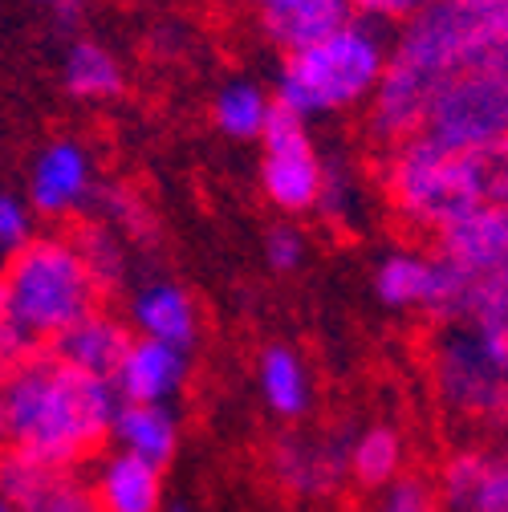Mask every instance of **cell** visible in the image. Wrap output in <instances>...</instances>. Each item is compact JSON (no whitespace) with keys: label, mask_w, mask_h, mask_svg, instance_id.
Returning a JSON list of instances; mask_svg holds the SVG:
<instances>
[{"label":"cell","mask_w":508,"mask_h":512,"mask_svg":"<svg viewBox=\"0 0 508 512\" xmlns=\"http://www.w3.org/2000/svg\"><path fill=\"white\" fill-rule=\"evenodd\" d=\"M25 196L41 220L61 224V220L90 216L102 196V179L90 147L78 139H49L29 163Z\"/></svg>","instance_id":"10"},{"label":"cell","mask_w":508,"mask_h":512,"mask_svg":"<svg viewBox=\"0 0 508 512\" xmlns=\"http://www.w3.org/2000/svg\"><path fill=\"white\" fill-rule=\"evenodd\" d=\"M387 57L391 41L383 29L366 17H354L326 41L285 53L273 82V102L305 122L370 106L387 74Z\"/></svg>","instance_id":"2"},{"label":"cell","mask_w":508,"mask_h":512,"mask_svg":"<svg viewBox=\"0 0 508 512\" xmlns=\"http://www.w3.org/2000/svg\"><path fill=\"white\" fill-rule=\"evenodd\" d=\"M322 187H326V159L309 135V122L277 106L269 126H265V135H261V191H265V200L281 216H305V212H317Z\"/></svg>","instance_id":"8"},{"label":"cell","mask_w":508,"mask_h":512,"mask_svg":"<svg viewBox=\"0 0 508 512\" xmlns=\"http://www.w3.org/2000/svg\"><path fill=\"white\" fill-rule=\"evenodd\" d=\"M192 350H179L167 342L135 338L122 366L114 370V391L122 403H171L183 395L187 374H192Z\"/></svg>","instance_id":"15"},{"label":"cell","mask_w":508,"mask_h":512,"mask_svg":"<svg viewBox=\"0 0 508 512\" xmlns=\"http://www.w3.org/2000/svg\"><path fill=\"white\" fill-rule=\"evenodd\" d=\"M0 512H17V508H13V500H9L5 492H0Z\"/></svg>","instance_id":"34"},{"label":"cell","mask_w":508,"mask_h":512,"mask_svg":"<svg viewBox=\"0 0 508 512\" xmlns=\"http://www.w3.org/2000/svg\"><path fill=\"white\" fill-rule=\"evenodd\" d=\"M118 403L110 378H94L53 350H33L9 374H0L5 447L61 468H82L102 456Z\"/></svg>","instance_id":"1"},{"label":"cell","mask_w":508,"mask_h":512,"mask_svg":"<svg viewBox=\"0 0 508 512\" xmlns=\"http://www.w3.org/2000/svg\"><path fill=\"white\" fill-rule=\"evenodd\" d=\"M370 289L378 305L391 313H423L427 322L443 326L464 313L472 277H464L456 265H448L435 248L399 244L387 248L370 269Z\"/></svg>","instance_id":"7"},{"label":"cell","mask_w":508,"mask_h":512,"mask_svg":"<svg viewBox=\"0 0 508 512\" xmlns=\"http://www.w3.org/2000/svg\"><path fill=\"white\" fill-rule=\"evenodd\" d=\"M354 5V13L358 17H366V21H407V17H415L419 9H427V5H435V0H350Z\"/></svg>","instance_id":"31"},{"label":"cell","mask_w":508,"mask_h":512,"mask_svg":"<svg viewBox=\"0 0 508 512\" xmlns=\"http://www.w3.org/2000/svg\"><path fill=\"white\" fill-rule=\"evenodd\" d=\"M167 512H196V508H192V504H171Z\"/></svg>","instance_id":"35"},{"label":"cell","mask_w":508,"mask_h":512,"mask_svg":"<svg viewBox=\"0 0 508 512\" xmlns=\"http://www.w3.org/2000/svg\"><path fill=\"white\" fill-rule=\"evenodd\" d=\"M435 252L464 277H492L508 269V204L484 200L435 236Z\"/></svg>","instance_id":"14"},{"label":"cell","mask_w":508,"mask_h":512,"mask_svg":"<svg viewBox=\"0 0 508 512\" xmlns=\"http://www.w3.org/2000/svg\"><path fill=\"white\" fill-rule=\"evenodd\" d=\"M362 208H366V191H362L358 171L346 159L326 163V187H322V200H317V212L338 228H350L358 224Z\"/></svg>","instance_id":"26"},{"label":"cell","mask_w":508,"mask_h":512,"mask_svg":"<svg viewBox=\"0 0 508 512\" xmlns=\"http://www.w3.org/2000/svg\"><path fill=\"white\" fill-rule=\"evenodd\" d=\"M126 326L135 338L192 350L200 342V305L175 277H139L126 289Z\"/></svg>","instance_id":"13"},{"label":"cell","mask_w":508,"mask_h":512,"mask_svg":"<svg viewBox=\"0 0 508 512\" xmlns=\"http://www.w3.org/2000/svg\"><path fill=\"white\" fill-rule=\"evenodd\" d=\"M0 456H5V431H0Z\"/></svg>","instance_id":"36"},{"label":"cell","mask_w":508,"mask_h":512,"mask_svg":"<svg viewBox=\"0 0 508 512\" xmlns=\"http://www.w3.org/2000/svg\"><path fill=\"white\" fill-rule=\"evenodd\" d=\"M378 196L403 228L435 240L452 220L488 200V167L484 155L448 151L427 135H411L387 147Z\"/></svg>","instance_id":"3"},{"label":"cell","mask_w":508,"mask_h":512,"mask_svg":"<svg viewBox=\"0 0 508 512\" xmlns=\"http://www.w3.org/2000/svg\"><path fill=\"white\" fill-rule=\"evenodd\" d=\"M0 492L17 512H98L94 488L78 468L45 464L9 447L0 456Z\"/></svg>","instance_id":"11"},{"label":"cell","mask_w":508,"mask_h":512,"mask_svg":"<svg viewBox=\"0 0 508 512\" xmlns=\"http://www.w3.org/2000/svg\"><path fill=\"white\" fill-rule=\"evenodd\" d=\"M61 90H66L74 102H114L126 90V70H122V57L94 41V37H74L61 53Z\"/></svg>","instance_id":"21"},{"label":"cell","mask_w":508,"mask_h":512,"mask_svg":"<svg viewBox=\"0 0 508 512\" xmlns=\"http://www.w3.org/2000/svg\"><path fill=\"white\" fill-rule=\"evenodd\" d=\"M257 13L265 37L281 53H297L305 45L326 41L330 33H338L358 17L350 0H265Z\"/></svg>","instance_id":"18"},{"label":"cell","mask_w":508,"mask_h":512,"mask_svg":"<svg viewBox=\"0 0 508 512\" xmlns=\"http://www.w3.org/2000/svg\"><path fill=\"white\" fill-rule=\"evenodd\" d=\"M244 5H257V9H261V5H265V0H244Z\"/></svg>","instance_id":"37"},{"label":"cell","mask_w":508,"mask_h":512,"mask_svg":"<svg viewBox=\"0 0 508 512\" xmlns=\"http://www.w3.org/2000/svg\"><path fill=\"white\" fill-rule=\"evenodd\" d=\"M346 443L350 435L326 427H285L269 447V476L301 504H326L350 484Z\"/></svg>","instance_id":"9"},{"label":"cell","mask_w":508,"mask_h":512,"mask_svg":"<svg viewBox=\"0 0 508 512\" xmlns=\"http://www.w3.org/2000/svg\"><path fill=\"white\" fill-rule=\"evenodd\" d=\"M33 338L21 330L17 313L9 305V293H5V281H0V374H9L17 362H25L33 354Z\"/></svg>","instance_id":"30"},{"label":"cell","mask_w":508,"mask_h":512,"mask_svg":"<svg viewBox=\"0 0 508 512\" xmlns=\"http://www.w3.org/2000/svg\"><path fill=\"white\" fill-rule=\"evenodd\" d=\"M37 5H45V9H53V13H61V17H74V13L82 9V0H37Z\"/></svg>","instance_id":"33"},{"label":"cell","mask_w":508,"mask_h":512,"mask_svg":"<svg viewBox=\"0 0 508 512\" xmlns=\"http://www.w3.org/2000/svg\"><path fill=\"white\" fill-rule=\"evenodd\" d=\"M346 460H350V484L374 496L399 476H407V439L391 423H366L350 435Z\"/></svg>","instance_id":"22"},{"label":"cell","mask_w":508,"mask_h":512,"mask_svg":"<svg viewBox=\"0 0 508 512\" xmlns=\"http://www.w3.org/2000/svg\"><path fill=\"white\" fill-rule=\"evenodd\" d=\"M261 252H265V265L281 277L297 273L305 265V256H309V240L297 224L281 220V224H269L265 228V240H261Z\"/></svg>","instance_id":"29"},{"label":"cell","mask_w":508,"mask_h":512,"mask_svg":"<svg viewBox=\"0 0 508 512\" xmlns=\"http://www.w3.org/2000/svg\"><path fill=\"white\" fill-rule=\"evenodd\" d=\"M179 439H183V427L171 403H118V415L110 427V447H118V452L167 468L179 452Z\"/></svg>","instance_id":"20"},{"label":"cell","mask_w":508,"mask_h":512,"mask_svg":"<svg viewBox=\"0 0 508 512\" xmlns=\"http://www.w3.org/2000/svg\"><path fill=\"white\" fill-rule=\"evenodd\" d=\"M431 143L484 155L508 143V78L492 70H468L443 82V90L431 98L423 131Z\"/></svg>","instance_id":"6"},{"label":"cell","mask_w":508,"mask_h":512,"mask_svg":"<svg viewBox=\"0 0 508 512\" xmlns=\"http://www.w3.org/2000/svg\"><path fill=\"white\" fill-rule=\"evenodd\" d=\"M370 512H448V508H443V500H439L435 480H427L419 472H407L395 484H387L383 492H374Z\"/></svg>","instance_id":"27"},{"label":"cell","mask_w":508,"mask_h":512,"mask_svg":"<svg viewBox=\"0 0 508 512\" xmlns=\"http://www.w3.org/2000/svg\"><path fill=\"white\" fill-rule=\"evenodd\" d=\"M90 216L106 220L135 252L159 248V216H155L151 200L131 183H102V196H98Z\"/></svg>","instance_id":"25"},{"label":"cell","mask_w":508,"mask_h":512,"mask_svg":"<svg viewBox=\"0 0 508 512\" xmlns=\"http://www.w3.org/2000/svg\"><path fill=\"white\" fill-rule=\"evenodd\" d=\"M131 342H135V330L126 326V317H118L110 309H94L70 334H61L49 350L57 358H66L70 366L94 374V378H114V370L122 366Z\"/></svg>","instance_id":"19"},{"label":"cell","mask_w":508,"mask_h":512,"mask_svg":"<svg viewBox=\"0 0 508 512\" xmlns=\"http://www.w3.org/2000/svg\"><path fill=\"white\" fill-rule=\"evenodd\" d=\"M435 488L448 512H508V443H464L439 464Z\"/></svg>","instance_id":"12"},{"label":"cell","mask_w":508,"mask_h":512,"mask_svg":"<svg viewBox=\"0 0 508 512\" xmlns=\"http://www.w3.org/2000/svg\"><path fill=\"white\" fill-rule=\"evenodd\" d=\"M277 102L257 86V82H248V78H232L216 90L212 98V122H216V131L244 143V139H261L265 135V126L273 118Z\"/></svg>","instance_id":"24"},{"label":"cell","mask_w":508,"mask_h":512,"mask_svg":"<svg viewBox=\"0 0 508 512\" xmlns=\"http://www.w3.org/2000/svg\"><path fill=\"white\" fill-rule=\"evenodd\" d=\"M257 395L265 403V411L285 423V427H301L313 411L317 387H313V370L305 362L301 350H293L289 342H273L261 350L257 358Z\"/></svg>","instance_id":"16"},{"label":"cell","mask_w":508,"mask_h":512,"mask_svg":"<svg viewBox=\"0 0 508 512\" xmlns=\"http://www.w3.org/2000/svg\"><path fill=\"white\" fill-rule=\"evenodd\" d=\"M9 305L33 346H53L82 317L102 309V289L74 232H37L13 261L0 265Z\"/></svg>","instance_id":"4"},{"label":"cell","mask_w":508,"mask_h":512,"mask_svg":"<svg viewBox=\"0 0 508 512\" xmlns=\"http://www.w3.org/2000/svg\"><path fill=\"white\" fill-rule=\"evenodd\" d=\"M98 512H167L163 508V468L118 447L102 452L90 472Z\"/></svg>","instance_id":"17"},{"label":"cell","mask_w":508,"mask_h":512,"mask_svg":"<svg viewBox=\"0 0 508 512\" xmlns=\"http://www.w3.org/2000/svg\"><path fill=\"white\" fill-rule=\"evenodd\" d=\"M484 167H488V200L508 204V143L496 151H484Z\"/></svg>","instance_id":"32"},{"label":"cell","mask_w":508,"mask_h":512,"mask_svg":"<svg viewBox=\"0 0 508 512\" xmlns=\"http://www.w3.org/2000/svg\"><path fill=\"white\" fill-rule=\"evenodd\" d=\"M74 236H78V248L86 256V265H90L102 297L106 293H122V289L135 285V248L126 244L106 220L90 216V220L78 224Z\"/></svg>","instance_id":"23"},{"label":"cell","mask_w":508,"mask_h":512,"mask_svg":"<svg viewBox=\"0 0 508 512\" xmlns=\"http://www.w3.org/2000/svg\"><path fill=\"white\" fill-rule=\"evenodd\" d=\"M427 382L452 423L508 435V378L460 322L435 326L427 342Z\"/></svg>","instance_id":"5"},{"label":"cell","mask_w":508,"mask_h":512,"mask_svg":"<svg viewBox=\"0 0 508 512\" xmlns=\"http://www.w3.org/2000/svg\"><path fill=\"white\" fill-rule=\"evenodd\" d=\"M37 212L29 204V196H17V191L0 187V265L13 261V256L37 236Z\"/></svg>","instance_id":"28"}]
</instances>
